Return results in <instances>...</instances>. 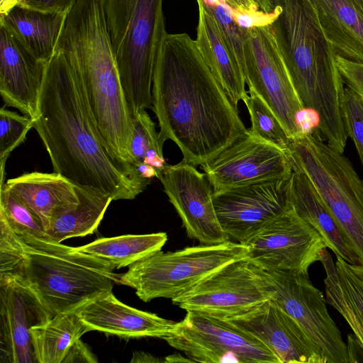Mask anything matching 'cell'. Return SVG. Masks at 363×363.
<instances>
[{"label": "cell", "instance_id": "46", "mask_svg": "<svg viewBox=\"0 0 363 363\" xmlns=\"http://www.w3.org/2000/svg\"><path fill=\"white\" fill-rule=\"evenodd\" d=\"M193 362L188 357H184L179 353H175L164 357V362Z\"/></svg>", "mask_w": 363, "mask_h": 363}, {"label": "cell", "instance_id": "29", "mask_svg": "<svg viewBox=\"0 0 363 363\" xmlns=\"http://www.w3.org/2000/svg\"><path fill=\"white\" fill-rule=\"evenodd\" d=\"M167 240L165 233L124 235L100 238L79 247L82 251L105 259L116 269L129 267L138 260L161 250Z\"/></svg>", "mask_w": 363, "mask_h": 363}, {"label": "cell", "instance_id": "7", "mask_svg": "<svg viewBox=\"0 0 363 363\" xmlns=\"http://www.w3.org/2000/svg\"><path fill=\"white\" fill-rule=\"evenodd\" d=\"M287 152L311 180L352 244L363 272V179L343 152L312 131L291 139Z\"/></svg>", "mask_w": 363, "mask_h": 363}, {"label": "cell", "instance_id": "38", "mask_svg": "<svg viewBox=\"0 0 363 363\" xmlns=\"http://www.w3.org/2000/svg\"><path fill=\"white\" fill-rule=\"evenodd\" d=\"M278 13L274 7V11L270 13H265L259 9L247 11L238 10L233 8V15L235 23L244 31L255 27L271 25L275 20Z\"/></svg>", "mask_w": 363, "mask_h": 363}, {"label": "cell", "instance_id": "26", "mask_svg": "<svg viewBox=\"0 0 363 363\" xmlns=\"http://www.w3.org/2000/svg\"><path fill=\"white\" fill-rule=\"evenodd\" d=\"M67 15L18 4L6 13L0 14V26L5 27L36 58L48 62L56 51Z\"/></svg>", "mask_w": 363, "mask_h": 363}, {"label": "cell", "instance_id": "8", "mask_svg": "<svg viewBox=\"0 0 363 363\" xmlns=\"http://www.w3.org/2000/svg\"><path fill=\"white\" fill-rule=\"evenodd\" d=\"M247 245L231 240L174 252L159 250L130 265L119 281L135 289L144 302L157 298L172 299L223 266L247 257Z\"/></svg>", "mask_w": 363, "mask_h": 363}, {"label": "cell", "instance_id": "45", "mask_svg": "<svg viewBox=\"0 0 363 363\" xmlns=\"http://www.w3.org/2000/svg\"><path fill=\"white\" fill-rule=\"evenodd\" d=\"M18 4V0H0V14L6 13Z\"/></svg>", "mask_w": 363, "mask_h": 363}, {"label": "cell", "instance_id": "15", "mask_svg": "<svg viewBox=\"0 0 363 363\" xmlns=\"http://www.w3.org/2000/svg\"><path fill=\"white\" fill-rule=\"evenodd\" d=\"M201 169L213 191L291 177L286 151L247 132Z\"/></svg>", "mask_w": 363, "mask_h": 363}, {"label": "cell", "instance_id": "6", "mask_svg": "<svg viewBox=\"0 0 363 363\" xmlns=\"http://www.w3.org/2000/svg\"><path fill=\"white\" fill-rule=\"evenodd\" d=\"M132 117L152 108L154 69L167 33L163 0H99Z\"/></svg>", "mask_w": 363, "mask_h": 363}, {"label": "cell", "instance_id": "24", "mask_svg": "<svg viewBox=\"0 0 363 363\" xmlns=\"http://www.w3.org/2000/svg\"><path fill=\"white\" fill-rule=\"evenodd\" d=\"M320 262L325 272L326 302L344 317L363 348V272L340 257L334 262L327 248Z\"/></svg>", "mask_w": 363, "mask_h": 363}, {"label": "cell", "instance_id": "21", "mask_svg": "<svg viewBox=\"0 0 363 363\" xmlns=\"http://www.w3.org/2000/svg\"><path fill=\"white\" fill-rule=\"evenodd\" d=\"M291 163L290 201L298 214L314 227L325 240L328 248L355 269L363 272L357 255L335 220L306 172Z\"/></svg>", "mask_w": 363, "mask_h": 363}, {"label": "cell", "instance_id": "23", "mask_svg": "<svg viewBox=\"0 0 363 363\" xmlns=\"http://www.w3.org/2000/svg\"><path fill=\"white\" fill-rule=\"evenodd\" d=\"M337 55L363 63V0H308Z\"/></svg>", "mask_w": 363, "mask_h": 363}, {"label": "cell", "instance_id": "20", "mask_svg": "<svg viewBox=\"0 0 363 363\" xmlns=\"http://www.w3.org/2000/svg\"><path fill=\"white\" fill-rule=\"evenodd\" d=\"M89 331L132 339L170 335L176 322L120 301L112 291L101 295L76 311Z\"/></svg>", "mask_w": 363, "mask_h": 363}, {"label": "cell", "instance_id": "5", "mask_svg": "<svg viewBox=\"0 0 363 363\" xmlns=\"http://www.w3.org/2000/svg\"><path fill=\"white\" fill-rule=\"evenodd\" d=\"M23 281L53 315L76 312L96 298L112 291L120 275L111 262L78 247L49 240L24 238Z\"/></svg>", "mask_w": 363, "mask_h": 363}, {"label": "cell", "instance_id": "12", "mask_svg": "<svg viewBox=\"0 0 363 363\" xmlns=\"http://www.w3.org/2000/svg\"><path fill=\"white\" fill-rule=\"evenodd\" d=\"M272 294L261 269L245 257L223 266L172 301L186 311L225 320L271 298Z\"/></svg>", "mask_w": 363, "mask_h": 363}, {"label": "cell", "instance_id": "14", "mask_svg": "<svg viewBox=\"0 0 363 363\" xmlns=\"http://www.w3.org/2000/svg\"><path fill=\"white\" fill-rule=\"evenodd\" d=\"M290 182L291 177L213 191L216 213L229 240L245 245L286 211L291 204Z\"/></svg>", "mask_w": 363, "mask_h": 363}, {"label": "cell", "instance_id": "3", "mask_svg": "<svg viewBox=\"0 0 363 363\" xmlns=\"http://www.w3.org/2000/svg\"><path fill=\"white\" fill-rule=\"evenodd\" d=\"M56 50L77 74L108 153L133 179L147 186L133 164V122L99 0H78L67 15Z\"/></svg>", "mask_w": 363, "mask_h": 363}, {"label": "cell", "instance_id": "13", "mask_svg": "<svg viewBox=\"0 0 363 363\" xmlns=\"http://www.w3.org/2000/svg\"><path fill=\"white\" fill-rule=\"evenodd\" d=\"M247 259L265 271L308 273L328 248L320 233L303 219L292 204L257 232L245 244Z\"/></svg>", "mask_w": 363, "mask_h": 363}, {"label": "cell", "instance_id": "16", "mask_svg": "<svg viewBox=\"0 0 363 363\" xmlns=\"http://www.w3.org/2000/svg\"><path fill=\"white\" fill-rule=\"evenodd\" d=\"M158 179L189 238L206 245L230 240L218 220L213 190L204 173L182 161L168 164Z\"/></svg>", "mask_w": 363, "mask_h": 363}, {"label": "cell", "instance_id": "27", "mask_svg": "<svg viewBox=\"0 0 363 363\" xmlns=\"http://www.w3.org/2000/svg\"><path fill=\"white\" fill-rule=\"evenodd\" d=\"M79 202L57 216L46 234L48 240H65L92 234L99 227L112 197L99 189L74 184Z\"/></svg>", "mask_w": 363, "mask_h": 363}, {"label": "cell", "instance_id": "9", "mask_svg": "<svg viewBox=\"0 0 363 363\" xmlns=\"http://www.w3.org/2000/svg\"><path fill=\"white\" fill-rule=\"evenodd\" d=\"M193 362L280 363L261 340L225 320L186 311L174 330L163 338Z\"/></svg>", "mask_w": 363, "mask_h": 363}, {"label": "cell", "instance_id": "37", "mask_svg": "<svg viewBox=\"0 0 363 363\" xmlns=\"http://www.w3.org/2000/svg\"><path fill=\"white\" fill-rule=\"evenodd\" d=\"M336 61L344 84L363 101V63L336 55Z\"/></svg>", "mask_w": 363, "mask_h": 363}, {"label": "cell", "instance_id": "10", "mask_svg": "<svg viewBox=\"0 0 363 363\" xmlns=\"http://www.w3.org/2000/svg\"><path fill=\"white\" fill-rule=\"evenodd\" d=\"M262 270L271 299L291 316L320 352L325 363H350L347 345L330 315L326 299L308 273Z\"/></svg>", "mask_w": 363, "mask_h": 363}, {"label": "cell", "instance_id": "11", "mask_svg": "<svg viewBox=\"0 0 363 363\" xmlns=\"http://www.w3.org/2000/svg\"><path fill=\"white\" fill-rule=\"evenodd\" d=\"M243 50V74L249 90L272 110L290 139L301 135L296 118L306 108L292 83L271 25L247 30Z\"/></svg>", "mask_w": 363, "mask_h": 363}, {"label": "cell", "instance_id": "39", "mask_svg": "<svg viewBox=\"0 0 363 363\" xmlns=\"http://www.w3.org/2000/svg\"><path fill=\"white\" fill-rule=\"evenodd\" d=\"M78 0H18V4L39 11L68 14Z\"/></svg>", "mask_w": 363, "mask_h": 363}, {"label": "cell", "instance_id": "40", "mask_svg": "<svg viewBox=\"0 0 363 363\" xmlns=\"http://www.w3.org/2000/svg\"><path fill=\"white\" fill-rule=\"evenodd\" d=\"M96 356L90 347L81 338L77 340L69 349L62 363H96Z\"/></svg>", "mask_w": 363, "mask_h": 363}, {"label": "cell", "instance_id": "33", "mask_svg": "<svg viewBox=\"0 0 363 363\" xmlns=\"http://www.w3.org/2000/svg\"><path fill=\"white\" fill-rule=\"evenodd\" d=\"M205 9L215 19L231 54L244 71V38L246 31L235 23L231 0H201ZM244 75V74H243Z\"/></svg>", "mask_w": 363, "mask_h": 363}, {"label": "cell", "instance_id": "18", "mask_svg": "<svg viewBox=\"0 0 363 363\" xmlns=\"http://www.w3.org/2000/svg\"><path fill=\"white\" fill-rule=\"evenodd\" d=\"M225 320L261 340L280 363H325L301 327L271 298Z\"/></svg>", "mask_w": 363, "mask_h": 363}, {"label": "cell", "instance_id": "36", "mask_svg": "<svg viewBox=\"0 0 363 363\" xmlns=\"http://www.w3.org/2000/svg\"><path fill=\"white\" fill-rule=\"evenodd\" d=\"M343 113L348 138L352 140L363 167V101L347 86L345 88Z\"/></svg>", "mask_w": 363, "mask_h": 363}, {"label": "cell", "instance_id": "4", "mask_svg": "<svg viewBox=\"0 0 363 363\" xmlns=\"http://www.w3.org/2000/svg\"><path fill=\"white\" fill-rule=\"evenodd\" d=\"M278 13L273 35L304 107L316 113L323 140L344 152L346 131L344 82L336 52L327 40L308 0H272Z\"/></svg>", "mask_w": 363, "mask_h": 363}, {"label": "cell", "instance_id": "34", "mask_svg": "<svg viewBox=\"0 0 363 363\" xmlns=\"http://www.w3.org/2000/svg\"><path fill=\"white\" fill-rule=\"evenodd\" d=\"M23 241L0 216V281L16 279L21 270Z\"/></svg>", "mask_w": 363, "mask_h": 363}, {"label": "cell", "instance_id": "28", "mask_svg": "<svg viewBox=\"0 0 363 363\" xmlns=\"http://www.w3.org/2000/svg\"><path fill=\"white\" fill-rule=\"evenodd\" d=\"M89 332L77 312L54 315L30 330L37 363H62L72 344Z\"/></svg>", "mask_w": 363, "mask_h": 363}, {"label": "cell", "instance_id": "43", "mask_svg": "<svg viewBox=\"0 0 363 363\" xmlns=\"http://www.w3.org/2000/svg\"><path fill=\"white\" fill-rule=\"evenodd\" d=\"M233 9L238 10L255 11L259 8L253 0H231Z\"/></svg>", "mask_w": 363, "mask_h": 363}, {"label": "cell", "instance_id": "44", "mask_svg": "<svg viewBox=\"0 0 363 363\" xmlns=\"http://www.w3.org/2000/svg\"><path fill=\"white\" fill-rule=\"evenodd\" d=\"M258 6L259 9L270 13L274 11V7L272 0H253Z\"/></svg>", "mask_w": 363, "mask_h": 363}, {"label": "cell", "instance_id": "31", "mask_svg": "<svg viewBox=\"0 0 363 363\" xmlns=\"http://www.w3.org/2000/svg\"><path fill=\"white\" fill-rule=\"evenodd\" d=\"M242 101L250 115L251 127L248 131L287 152L291 139L264 101L252 90H248Z\"/></svg>", "mask_w": 363, "mask_h": 363}, {"label": "cell", "instance_id": "35", "mask_svg": "<svg viewBox=\"0 0 363 363\" xmlns=\"http://www.w3.org/2000/svg\"><path fill=\"white\" fill-rule=\"evenodd\" d=\"M133 136L130 144L133 164L143 162L146 152L151 149L163 152V145L159 139L155 123L145 110L139 111L133 117Z\"/></svg>", "mask_w": 363, "mask_h": 363}, {"label": "cell", "instance_id": "25", "mask_svg": "<svg viewBox=\"0 0 363 363\" xmlns=\"http://www.w3.org/2000/svg\"><path fill=\"white\" fill-rule=\"evenodd\" d=\"M196 1L199 7L196 39L198 48L232 104L238 110V103L247 93L243 73L229 50L215 19L201 0Z\"/></svg>", "mask_w": 363, "mask_h": 363}, {"label": "cell", "instance_id": "2", "mask_svg": "<svg viewBox=\"0 0 363 363\" xmlns=\"http://www.w3.org/2000/svg\"><path fill=\"white\" fill-rule=\"evenodd\" d=\"M33 120L53 172L73 184L102 191L113 201L133 199L147 186L125 172L108 153L81 82L61 50L47 63Z\"/></svg>", "mask_w": 363, "mask_h": 363}, {"label": "cell", "instance_id": "42", "mask_svg": "<svg viewBox=\"0 0 363 363\" xmlns=\"http://www.w3.org/2000/svg\"><path fill=\"white\" fill-rule=\"evenodd\" d=\"M164 362V359H160L152 356L150 353L143 352H135L130 362Z\"/></svg>", "mask_w": 363, "mask_h": 363}, {"label": "cell", "instance_id": "19", "mask_svg": "<svg viewBox=\"0 0 363 363\" xmlns=\"http://www.w3.org/2000/svg\"><path fill=\"white\" fill-rule=\"evenodd\" d=\"M47 63L0 26V94L6 106L35 117Z\"/></svg>", "mask_w": 363, "mask_h": 363}, {"label": "cell", "instance_id": "17", "mask_svg": "<svg viewBox=\"0 0 363 363\" xmlns=\"http://www.w3.org/2000/svg\"><path fill=\"white\" fill-rule=\"evenodd\" d=\"M53 315L21 279L0 281V363H37L30 330Z\"/></svg>", "mask_w": 363, "mask_h": 363}, {"label": "cell", "instance_id": "30", "mask_svg": "<svg viewBox=\"0 0 363 363\" xmlns=\"http://www.w3.org/2000/svg\"><path fill=\"white\" fill-rule=\"evenodd\" d=\"M0 216L21 237L48 240L40 217L5 184L0 186Z\"/></svg>", "mask_w": 363, "mask_h": 363}, {"label": "cell", "instance_id": "41", "mask_svg": "<svg viewBox=\"0 0 363 363\" xmlns=\"http://www.w3.org/2000/svg\"><path fill=\"white\" fill-rule=\"evenodd\" d=\"M139 174L144 179L151 180L153 177L158 178V172L157 169L152 166L140 162L135 164Z\"/></svg>", "mask_w": 363, "mask_h": 363}, {"label": "cell", "instance_id": "32", "mask_svg": "<svg viewBox=\"0 0 363 363\" xmlns=\"http://www.w3.org/2000/svg\"><path fill=\"white\" fill-rule=\"evenodd\" d=\"M33 120L3 106L0 109V186L6 182V163L11 152L26 140Z\"/></svg>", "mask_w": 363, "mask_h": 363}, {"label": "cell", "instance_id": "22", "mask_svg": "<svg viewBox=\"0 0 363 363\" xmlns=\"http://www.w3.org/2000/svg\"><path fill=\"white\" fill-rule=\"evenodd\" d=\"M5 184L40 217L46 232L57 216L79 202L74 184L54 172L25 173Z\"/></svg>", "mask_w": 363, "mask_h": 363}, {"label": "cell", "instance_id": "1", "mask_svg": "<svg viewBox=\"0 0 363 363\" xmlns=\"http://www.w3.org/2000/svg\"><path fill=\"white\" fill-rule=\"evenodd\" d=\"M152 111L164 145L172 140L182 161L202 165L247 132L236 109L186 33L164 35L154 69Z\"/></svg>", "mask_w": 363, "mask_h": 363}]
</instances>
